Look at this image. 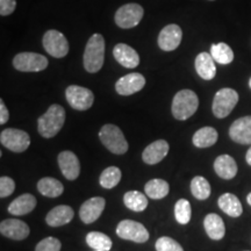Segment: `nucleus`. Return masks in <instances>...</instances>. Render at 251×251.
I'll return each instance as SVG.
<instances>
[{
    "label": "nucleus",
    "mask_w": 251,
    "mask_h": 251,
    "mask_svg": "<svg viewBox=\"0 0 251 251\" xmlns=\"http://www.w3.org/2000/svg\"><path fill=\"white\" fill-rule=\"evenodd\" d=\"M94 251H101V250H94Z\"/></svg>",
    "instance_id": "37998d69"
},
{
    "label": "nucleus",
    "mask_w": 251,
    "mask_h": 251,
    "mask_svg": "<svg viewBox=\"0 0 251 251\" xmlns=\"http://www.w3.org/2000/svg\"><path fill=\"white\" fill-rule=\"evenodd\" d=\"M17 7V0H0V14L2 17L12 14Z\"/></svg>",
    "instance_id": "4c0bfd02"
},
{
    "label": "nucleus",
    "mask_w": 251,
    "mask_h": 251,
    "mask_svg": "<svg viewBox=\"0 0 251 251\" xmlns=\"http://www.w3.org/2000/svg\"><path fill=\"white\" fill-rule=\"evenodd\" d=\"M124 202L127 208L134 212H143L148 206V199L139 191H128L124 196Z\"/></svg>",
    "instance_id": "c85d7f7f"
},
{
    "label": "nucleus",
    "mask_w": 251,
    "mask_h": 251,
    "mask_svg": "<svg viewBox=\"0 0 251 251\" xmlns=\"http://www.w3.org/2000/svg\"><path fill=\"white\" fill-rule=\"evenodd\" d=\"M105 61V39L101 34H93L87 41L84 51V68L90 74H96Z\"/></svg>",
    "instance_id": "f03ea898"
},
{
    "label": "nucleus",
    "mask_w": 251,
    "mask_h": 251,
    "mask_svg": "<svg viewBox=\"0 0 251 251\" xmlns=\"http://www.w3.org/2000/svg\"><path fill=\"white\" fill-rule=\"evenodd\" d=\"M36 207V198L33 194L25 193L23 196L18 197L13 201L9 203L8 213L12 215L20 216L26 215L28 213L33 212Z\"/></svg>",
    "instance_id": "412c9836"
},
{
    "label": "nucleus",
    "mask_w": 251,
    "mask_h": 251,
    "mask_svg": "<svg viewBox=\"0 0 251 251\" xmlns=\"http://www.w3.org/2000/svg\"><path fill=\"white\" fill-rule=\"evenodd\" d=\"M192 215L191 203L186 199H179L175 205V218L178 224L187 225Z\"/></svg>",
    "instance_id": "72a5a7b5"
},
{
    "label": "nucleus",
    "mask_w": 251,
    "mask_h": 251,
    "mask_svg": "<svg viewBox=\"0 0 251 251\" xmlns=\"http://www.w3.org/2000/svg\"><path fill=\"white\" fill-rule=\"evenodd\" d=\"M99 139L109 151L115 155H124L128 151V142L118 126L107 124L99 131Z\"/></svg>",
    "instance_id": "20e7f679"
},
{
    "label": "nucleus",
    "mask_w": 251,
    "mask_h": 251,
    "mask_svg": "<svg viewBox=\"0 0 251 251\" xmlns=\"http://www.w3.org/2000/svg\"><path fill=\"white\" fill-rule=\"evenodd\" d=\"M58 166L62 175L68 180H76L80 174V163L77 155L70 150L59 152L57 157Z\"/></svg>",
    "instance_id": "4468645a"
},
{
    "label": "nucleus",
    "mask_w": 251,
    "mask_h": 251,
    "mask_svg": "<svg viewBox=\"0 0 251 251\" xmlns=\"http://www.w3.org/2000/svg\"><path fill=\"white\" fill-rule=\"evenodd\" d=\"M15 183L12 178L4 177L0 178V198H7L14 192Z\"/></svg>",
    "instance_id": "e433bc0d"
},
{
    "label": "nucleus",
    "mask_w": 251,
    "mask_h": 251,
    "mask_svg": "<svg viewBox=\"0 0 251 251\" xmlns=\"http://www.w3.org/2000/svg\"><path fill=\"white\" fill-rule=\"evenodd\" d=\"M0 142L6 149L13 152H24L29 148L30 137L25 130L7 128L0 134Z\"/></svg>",
    "instance_id": "0eeeda50"
},
{
    "label": "nucleus",
    "mask_w": 251,
    "mask_h": 251,
    "mask_svg": "<svg viewBox=\"0 0 251 251\" xmlns=\"http://www.w3.org/2000/svg\"><path fill=\"white\" fill-rule=\"evenodd\" d=\"M144 15V9L141 5L130 2L121 6L115 13V24L122 29H130L141 23Z\"/></svg>",
    "instance_id": "423d86ee"
},
{
    "label": "nucleus",
    "mask_w": 251,
    "mask_h": 251,
    "mask_svg": "<svg viewBox=\"0 0 251 251\" xmlns=\"http://www.w3.org/2000/svg\"><path fill=\"white\" fill-rule=\"evenodd\" d=\"M247 201H248V203H249V205L251 206V192L248 194V197H247Z\"/></svg>",
    "instance_id": "a19ab883"
},
{
    "label": "nucleus",
    "mask_w": 251,
    "mask_h": 251,
    "mask_svg": "<svg viewBox=\"0 0 251 251\" xmlns=\"http://www.w3.org/2000/svg\"><path fill=\"white\" fill-rule=\"evenodd\" d=\"M43 47L50 56L55 58H63L69 52V42L64 34L56 29L46 31L43 35Z\"/></svg>",
    "instance_id": "9d476101"
},
{
    "label": "nucleus",
    "mask_w": 251,
    "mask_h": 251,
    "mask_svg": "<svg viewBox=\"0 0 251 251\" xmlns=\"http://www.w3.org/2000/svg\"><path fill=\"white\" fill-rule=\"evenodd\" d=\"M86 243L93 250L109 251L112 249L113 242L107 235L100 231H91L86 235Z\"/></svg>",
    "instance_id": "7c9ffc66"
},
{
    "label": "nucleus",
    "mask_w": 251,
    "mask_h": 251,
    "mask_svg": "<svg viewBox=\"0 0 251 251\" xmlns=\"http://www.w3.org/2000/svg\"><path fill=\"white\" fill-rule=\"evenodd\" d=\"M218 205L222 212L231 216V218H238L242 215L243 207L238 198L233 193H224L219 198Z\"/></svg>",
    "instance_id": "393cba45"
},
{
    "label": "nucleus",
    "mask_w": 251,
    "mask_h": 251,
    "mask_svg": "<svg viewBox=\"0 0 251 251\" xmlns=\"http://www.w3.org/2000/svg\"><path fill=\"white\" fill-rule=\"evenodd\" d=\"M199 107V99L196 92L192 90H181L176 93L174 100H172L171 111L175 119L179 121L187 120Z\"/></svg>",
    "instance_id": "7ed1b4c3"
},
{
    "label": "nucleus",
    "mask_w": 251,
    "mask_h": 251,
    "mask_svg": "<svg viewBox=\"0 0 251 251\" xmlns=\"http://www.w3.org/2000/svg\"><path fill=\"white\" fill-rule=\"evenodd\" d=\"M48 64V58L36 52H20L13 58V67L21 72L43 71Z\"/></svg>",
    "instance_id": "1a4fd4ad"
},
{
    "label": "nucleus",
    "mask_w": 251,
    "mask_h": 251,
    "mask_svg": "<svg viewBox=\"0 0 251 251\" xmlns=\"http://www.w3.org/2000/svg\"><path fill=\"white\" fill-rule=\"evenodd\" d=\"M117 235L122 240L135 243H146L149 240V231L147 228L133 220H122L117 227Z\"/></svg>",
    "instance_id": "6e6552de"
},
{
    "label": "nucleus",
    "mask_w": 251,
    "mask_h": 251,
    "mask_svg": "<svg viewBox=\"0 0 251 251\" xmlns=\"http://www.w3.org/2000/svg\"><path fill=\"white\" fill-rule=\"evenodd\" d=\"M67 101L76 111H87L92 107L94 94L91 90L79 85H70L65 91Z\"/></svg>",
    "instance_id": "9b49d317"
},
{
    "label": "nucleus",
    "mask_w": 251,
    "mask_h": 251,
    "mask_svg": "<svg viewBox=\"0 0 251 251\" xmlns=\"http://www.w3.org/2000/svg\"><path fill=\"white\" fill-rule=\"evenodd\" d=\"M155 248L157 251H184L183 247L177 241L169 236L159 237L156 241Z\"/></svg>",
    "instance_id": "f704fd0d"
},
{
    "label": "nucleus",
    "mask_w": 251,
    "mask_h": 251,
    "mask_svg": "<svg viewBox=\"0 0 251 251\" xmlns=\"http://www.w3.org/2000/svg\"><path fill=\"white\" fill-rule=\"evenodd\" d=\"M61 241L56 237H46L37 243L35 251H61Z\"/></svg>",
    "instance_id": "c9c22d12"
},
{
    "label": "nucleus",
    "mask_w": 251,
    "mask_h": 251,
    "mask_svg": "<svg viewBox=\"0 0 251 251\" xmlns=\"http://www.w3.org/2000/svg\"><path fill=\"white\" fill-rule=\"evenodd\" d=\"M122 177L121 170L117 166H109L101 172L99 178L100 186L106 188V190H111L114 188L117 185L120 183Z\"/></svg>",
    "instance_id": "2f4dec72"
},
{
    "label": "nucleus",
    "mask_w": 251,
    "mask_h": 251,
    "mask_svg": "<svg viewBox=\"0 0 251 251\" xmlns=\"http://www.w3.org/2000/svg\"><path fill=\"white\" fill-rule=\"evenodd\" d=\"M214 170L222 179H233L237 175V164L230 155H221L215 159Z\"/></svg>",
    "instance_id": "4be33fe9"
},
{
    "label": "nucleus",
    "mask_w": 251,
    "mask_h": 251,
    "mask_svg": "<svg viewBox=\"0 0 251 251\" xmlns=\"http://www.w3.org/2000/svg\"><path fill=\"white\" fill-rule=\"evenodd\" d=\"M211 1H213V0H211Z\"/></svg>",
    "instance_id": "c03bdc74"
},
{
    "label": "nucleus",
    "mask_w": 251,
    "mask_h": 251,
    "mask_svg": "<svg viewBox=\"0 0 251 251\" xmlns=\"http://www.w3.org/2000/svg\"><path fill=\"white\" fill-rule=\"evenodd\" d=\"M211 55L215 62H218L219 64L222 65L230 64L234 61V51L231 50L230 47L224 42L212 45Z\"/></svg>",
    "instance_id": "c756f323"
},
{
    "label": "nucleus",
    "mask_w": 251,
    "mask_h": 251,
    "mask_svg": "<svg viewBox=\"0 0 251 251\" xmlns=\"http://www.w3.org/2000/svg\"><path fill=\"white\" fill-rule=\"evenodd\" d=\"M249 87L251 89V77H250V79H249Z\"/></svg>",
    "instance_id": "79ce46f5"
},
{
    "label": "nucleus",
    "mask_w": 251,
    "mask_h": 251,
    "mask_svg": "<svg viewBox=\"0 0 251 251\" xmlns=\"http://www.w3.org/2000/svg\"><path fill=\"white\" fill-rule=\"evenodd\" d=\"M65 122V109L54 103L37 120V130L45 139H51L61 131Z\"/></svg>",
    "instance_id": "f257e3e1"
},
{
    "label": "nucleus",
    "mask_w": 251,
    "mask_h": 251,
    "mask_svg": "<svg viewBox=\"0 0 251 251\" xmlns=\"http://www.w3.org/2000/svg\"><path fill=\"white\" fill-rule=\"evenodd\" d=\"M229 136L236 143L251 144V115L235 120L229 128Z\"/></svg>",
    "instance_id": "f3484780"
},
{
    "label": "nucleus",
    "mask_w": 251,
    "mask_h": 251,
    "mask_svg": "<svg viewBox=\"0 0 251 251\" xmlns=\"http://www.w3.org/2000/svg\"><path fill=\"white\" fill-rule=\"evenodd\" d=\"M196 70L202 79L212 80L216 75L215 61L208 52H200L196 58Z\"/></svg>",
    "instance_id": "5701e85b"
},
{
    "label": "nucleus",
    "mask_w": 251,
    "mask_h": 251,
    "mask_svg": "<svg viewBox=\"0 0 251 251\" xmlns=\"http://www.w3.org/2000/svg\"><path fill=\"white\" fill-rule=\"evenodd\" d=\"M219 134L215 128L202 127L194 133L192 142L197 148H209L216 143Z\"/></svg>",
    "instance_id": "a878e982"
},
{
    "label": "nucleus",
    "mask_w": 251,
    "mask_h": 251,
    "mask_svg": "<svg viewBox=\"0 0 251 251\" xmlns=\"http://www.w3.org/2000/svg\"><path fill=\"white\" fill-rule=\"evenodd\" d=\"M170 146L165 140H157L150 143L142 152V159L146 164L155 165L165 158L168 155Z\"/></svg>",
    "instance_id": "a211bd4d"
},
{
    "label": "nucleus",
    "mask_w": 251,
    "mask_h": 251,
    "mask_svg": "<svg viewBox=\"0 0 251 251\" xmlns=\"http://www.w3.org/2000/svg\"><path fill=\"white\" fill-rule=\"evenodd\" d=\"M0 233L2 236L14 241H24L29 236L30 229L26 222L18 219H6L0 224Z\"/></svg>",
    "instance_id": "ddd939ff"
},
{
    "label": "nucleus",
    "mask_w": 251,
    "mask_h": 251,
    "mask_svg": "<svg viewBox=\"0 0 251 251\" xmlns=\"http://www.w3.org/2000/svg\"><path fill=\"white\" fill-rule=\"evenodd\" d=\"M9 113L7 107L5 106L4 100H0V125H4L8 121Z\"/></svg>",
    "instance_id": "58836bf2"
},
{
    "label": "nucleus",
    "mask_w": 251,
    "mask_h": 251,
    "mask_svg": "<svg viewBox=\"0 0 251 251\" xmlns=\"http://www.w3.org/2000/svg\"><path fill=\"white\" fill-rule=\"evenodd\" d=\"M106 206V200L101 197H93L86 200L79 208V218L84 224L90 225L97 221Z\"/></svg>",
    "instance_id": "2eb2a0df"
},
{
    "label": "nucleus",
    "mask_w": 251,
    "mask_h": 251,
    "mask_svg": "<svg viewBox=\"0 0 251 251\" xmlns=\"http://www.w3.org/2000/svg\"><path fill=\"white\" fill-rule=\"evenodd\" d=\"M74 209L70 206L59 205L56 206L46 216L47 225L50 227H61V226L70 224L74 219Z\"/></svg>",
    "instance_id": "aec40b11"
},
{
    "label": "nucleus",
    "mask_w": 251,
    "mask_h": 251,
    "mask_svg": "<svg viewBox=\"0 0 251 251\" xmlns=\"http://www.w3.org/2000/svg\"><path fill=\"white\" fill-rule=\"evenodd\" d=\"M246 161L248 164L251 166V147L249 148V150L247 151V155H246Z\"/></svg>",
    "instance_id": "ea45409f"
},
{
    "label": "nucleus",
    "mask_w": 251,
    "mask_h": 251,
    "mask_svg": "<svg viewBox=\"0 0 251 251\" xmlns=\"http://www.w3.org/2000/svg\"><path fill=\"white\" fill-rule=\"evenodd\" d=\"M39 192L47 198H57L64 191V186L61 181L51 177H45L37 183Z\"/></svg>",
    "instance_id": "bb28decb"
},
{
    "label": "nucleus",
    "mask_w": 251,
    "mask_h": 251,
    "mask_svg": "<svg viewBox=\"0 0 251 251\" xmlns=\"http://www.w3.org/2000/svg\"><path fill=\"white\" fill-rule=\"evenodd\" d=\"M183 39V30L178 25L165 26L158 35V47L164 51H174L179 47Z\"/></svg>",
    "instance_id": "f8f14e48"
},
{
    "label": "nucleus",
    "mask_w": 251,
    "mask_h": 251,
    "mask_svg": "<svg viewBox=\"0 0 251 251\" xmlns=\"http://www.w3.org/2000/svg\"><path fill=\"white\" fill-rule=\"evenodd\" d=\"M144 85H146V78L143 75L134 72L121 77L115 84V90L120 96H131L142 90Z\"/></svg>",
    "instance_id": "dca6fc26"
},
{
    "label": "nucleus",
    "mask_w": 251,
    "mask_h": 251,
    "mask_svg": "<svg viewBox=\"0 0 251 251\" xmlns=\"http://www.w3.org/2000/svg\"><path fill=\"white\" fill-rule=\"evenodd\" d=\"M144 191H146L147 196L151 198V199H163V198H165L169 194V192H170V185L164 179L155 178V179L149 180L146 184Z\"/></svg>",
    "instance_id": "cd10ccee"
},
{
    "label": "nucleus",
    "mask_w": 251,
    "mask_h": 251,
    "mask_svg": "<svg viewBox=\"0 0 251 251\" xmlns=\"http://www.w3.org/2000/svg\"><path fill=\"white\" fill-rule=\"evenodd\" d=\"M203 227H205L206 234L208 235L209 238L214 241H220L225 237L226 235V226L224 220L221 216L211 213L207 214L205 220H203Z\"/></svg>",
    "instance_id": "b1692460"
},
{
    "label": "nucleus",
    "mask_w": 251,
    "mask_h": 251,
    "mask_svg": "<svg viewBox=\"0 0 251 251\" xmlns=\"http://www.w3.org/2000/svg\"><path fill=\"white\" fill-rule=\"evenodd\" d=\"M191 192L196 199L206 200L211 196L212 188L206 178L201 177V176H197L191 181Z\"/></svg>",
    "instance_id": "473e14b6"
},
{
    "label": "nucleus",
    "mask_w": 251,
    "mask_h": 251,
    "mask_svg": "<svg viewBox=\"0 0 251 251\" xmlns=\"http://www.w3.org/2000/svg\"><path fill=\"white\" fill-rule=\"evenodd\" d=\"M113 55L119 64L127 69H134L140 64V56L136 50L126 43H119L115 46Z\"/></svg>",
    "instance_id": "6ab92c4d"
},
{
    "label": "nucleus",
    "mask_w": 251,
    "mask_h": 251,
    "mask_svg": "<svg viewBox=\"0 0 251 251\" xmlns=\"http://www.w3.org/2000/svg\"><path fill=\"white\" fill-rule=\"evenodd\" d=\"M238 99H240L238 93L233 89L225 87V89L219 90L213 99V114L218 119L227 118L237 105Z\"/></svg>",
    "instance_id": "39448f33"
}]
</instances>
